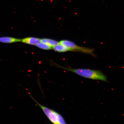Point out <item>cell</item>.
<instances>
[{
  "label": "cell",
  "mask_w": 124,
  "mask_h": 124,
  "mask_svg": "<svg viewBox=\"0 0 124 124\" xmlns=\"http://www.w3.org/2000/svg\"><path fill=\"white\" fill-rule=\"evenodd\" d=\"M54 65L57 67L74 73L85 78L108 82L106 76L99 70L86 69H71L61 66L55 63Z\"/></svg>",
  "instance_id": "1"
},
{
  "label": "cell",
  "mask_w": 124,
  "mask_h": 124,
  "mask_svg": "<svg viewBox=\"0 0 124 124\" xmlns=\"http://www.w3.org/2000/svg\"><path fill=\"white\" fill-rule=\"evenodd\" d=\"M30 96L36 104L42 110L48 119L52 123L55 124H66L65 121L61 115L56 111L40 104L31 95H30Z\"/></svg>",
  "instance_id": "2"
},
{
  "label": "cell",
  "mask_w": 124,
  "mask_h": 124,
  "mask_svg": "<svg viewBox=\"0 0 124 124\" xmlns=\"http://www.w3.org/2000/svg\"><path fill=\"white\" fill-rule=\"evenodd\" d=\"M59 42L60 44L70 49L72 52H80L90 54L94 57L96 56L95 54L94 53V49L78 46L73 42L70 40H62Z\"/></svg>",
  "instance_id": "3"
},
{
  "label": "cell",
  "mask_w": 124,
  "mask_h": 124,
  "mask_svg": "<svg viewBox=\"0 0 124 124\" xmlns=\"http://www.w3.org/2000/svg\"><path fill=\"white\" fill-rule=\"evenodd\" d=\"M41 41L40 39L34 38V37H28L21 40V41L26 44L32 45H36L39 43Z\"/></svg>",
  "instance_id": "4"
},
{
  "label": "cell",
  "mask_w": 124,
  "mask_h": 124,
  "mask_svg": "<svg viewBox=\"0 0 124 124\" xmlns=\"http://www.w3.org/2000/svg\"><path fill=\"white\" fill-rule=\"evenodd\" d=\"M21 40L9 37H0V43H12L19 42Z\"/></svg>",
  "instance_id": "5"
},
{
  "label": "cell",
  "mask_w": 124,
  "mask_h": 124,
  "mask_svg": "<svg viewBox=\"0 0 124 124\" xmlns=\"http://www.w3.org/2000/svg\"><path fill=\"white\" fill-rule=\"evenodd\" d=\"M53 49L54 50L59 52H65L68 51L72 52L70 49L60 43L54 46Z\"/></svg>",
  "instance_id": "6"
},
{
  "label": "cell",
  "mask_w": 124,
  "mask_h": 124,
  "mask_svg": "<svg viewBox=\"0 0 124 124\" xmlns=\"http://www.w3.org/2000/svg\"><path fill=\"white\" fill-rule=\"evenodd\" d=\"M40 42L46 43L52 48L59 43L56 40L48 39H41Z\"/></svg>",
  "instance_id": "7"
},
{
  "label": "cell",
  "mask_w": 124,
  "mask_h": 124,
  "mask_svg": "<svg viewBox=\"0 0 124 124\" xmlns=\"http://www.w3.org/2000/svg\"><path fill=\"white\" fill-rule=\"evenodd\" d=\"M36 46L37 47L44 50H50L53 49V48L48 45L46 43L40 42L37 44Z\"/></svg>",
  "instance_id": "8"
}]
</instances>
